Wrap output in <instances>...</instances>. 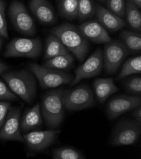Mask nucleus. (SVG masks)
I'll use <instances>...</instances> for the list:
<instances>
[{
  "label": "nucleus",
  "mask_w": 141,
  "mask_h": 159,
  "mask_svg": "<svg viewBox=\"0 0 141 159\" xmlns=\"http://www.w3.org/2000/svg\"><path fill=\"white\" fill-rule=\"evenodd\" d=\"M9 15L13 26L19 33L27 36L36 34L34 22L23 3L19 1L13 2L9 8Z\"/></svg>",
  "instance_id": "9"
},
{
  "label": "nucleus",
  "mask_w": 141,
  "mask_h": 159,
  "mask_svg": "<svg viewBox=\"0 0 141 159\" xmlns=\"http://www.w3.org/2000/svg\"><path fill=\"white\" fill-rule=\"evenodd\" d=\"M103 64V52L101 48H98L75 70L73 80L70 84V87L75 86L83 79L92 78L100 74Z\"/></svg>",
  "instance_id": "11"
},
{
  "label": "nucleus",
  "mask_w": 141,
  "mask_h": 159,
  "mask_svg": "<svg viewBox=\"0 0 141 159\" xmlns=\"http://www.w3.org/2000/svg\"><path fill=\"white\" fill-rule=\"evenodd\" d=\"M107 7L109 11L118 17L121 18L125 17V0H107Z\"/></svg>",
  "instance_id": "28"
},
{
  "label": "nucleus",
  "mask_w": 141,
  "mask_h": 159,
  "mask_svg": "<svg viewBox=\"0 0 141 159\" xmlns=\"http://www.w3.org/2000/svg\"><path fill=\"white\" fill-rule=\"evenodd\" d=\"M140 72L141 57L137 56L130 58L123 63L121 71L117 77V80H121L125 77L135 74H140Z\"/></svg>",
  "instance_id": "23"
},
{
  "label": "nucleus",
  "mask_w": 141,
  "mask_h": 159,
  "mask_svg": "<svg viewBox=\"0 0 141 159\" xmlns=\"http://www.w3.org/2000/svg\"><path fill=\"white\" fill-rule=\"evenodd\" d=\"M140 134L141 123L132 118H123L115 125L109 143L113 147L132 145L137 143Z\"/></svg>",
  "instance_id": "4"
},
{
  "label": "nucleus",
  "mask_w": 141,
  "mask_h": 159,
  "mask_svg": "<svg viewBox=\"0 0 141 159\" xmlns=\"http://www.w3.org/2000/svg\"><path fill=\"white\" fill-rule=\"evenodd\" d=\"M125 17L130 27L135 31H141V13L139 8L131 0L125 2Z\"/></svg>",
  "instance_id": "20"
},
{
  "label": "nucleus",
  "mask_w": 141,
  "mask_h": 159,
  "mask_svg": "<svg viewBox=\"0 0 141 159\" xmlns=\"http://www.w3.org/2000/svg\"><path fill=\"white\" fill-rule=\"evenodd\" d=\"M126 91L134 95L141 94V77L139 75L132 76L125 79L123 83Z\"/></svg>",
  "instance_id": "27"
},
{
  "label": "nucleus",
  "mask_w": 141,
  "mask_h": 159,
  "mask_svg": "<svg viewBox=\"0 0 141 159\" xmlns=\"http://www.w3.org/2000/svg\"><path fill=\"white\" fill-rule=\"evenodd\" d=\"M2 44H3V40L2 39V38L0 37V50H1L2 48Z\"/></svg>",
  "instance_id": "35"
},
{
  "label": "nucleus",
  "mask_w": 141,
  "mask_h": 159,
  "mask_svg": "<svg viewBox=\"0 0 141 159\" xmlns=\"http://www.w3.org/2000/svg\"><path fill=\"white\" fill-rule=\"evenodd\" d=\"M68 53V50L58 37L51 34L47 38L44 54L45 60Z\"/></svg>",
  "instance_id": "19"
},
{
  "label": "nucleus",
  "mask_w": 141,
  "mask_h": 159,
  "mask_svg": "<svg viewBox=\"0 0 141 159\" xmlns=\"http://www.w3.org/2000/svg\"><path fill=\"white\" fill-rule=\"evenodd\" d=\"M120 38L123 44L129 50L134 52H139L141 50V34L136 31L127 30H122L120 34Z\"/></svg>",
  "instance_id": "22"
},
{
  "label": "nucleus",
  "mask_w": 141,
  "mask_h": 159,
  "mask_svg": "<svg viewBox=\"0 0 141 159\" xmlns=\"http://www.w3.org/2000/svg\"><path fill=\"white\" fill-rule=\"evenodd\" d=\"M100 1H101V2H104L105 0H100Z\"/></svg>",
  "instance_id": "36"
},
{
  "label": "nucleus",
  "mask_w": 141,
  "mask_h": 159,
  "mask_svg": "<svg viewBox=\"0 0 141 159\" xmlns=\"http://www.w3.org/2000/svg\"><path fill=\"white\" fill-rule=\"evenodd\" d=\"M93 88L98 100L101 104L104 103L112 94L119 91L113 77L95 79L93 83Z\"/></svg>",
  "instance_id": "18"
},
{
  "label": "nucleus",
  "mask_w": 141,
  "mask_h": 159,
  "mask_svg": "<svg viewBox=\"0 0 141 159\" xmlns=\"http://www.w3.org/2000/svg\"><path fill=\"white\" fill-rule=\"evenodd\" d=\"M20 107H10L5 122L0 128V140L25 143L20 130Z\"/></svg>",
  "instance_id": "12"
},
{
  "label": "nucleus",
  "mask_w": 141,
  "mask_h": 159,
  "mask_svg": "<svg viewBox=\"0 0 141 159\" xmlns=\"http://www.w3.org/2000/svg\"><path fill=\"white\" fill-rule=\"evenodd\" d=\"M18 97L6 85L0 81V100H17Z\"/></svg>",
  "instance_id": "30"
},
{
  "label": "nucleus",
  "mask_w": 141,
  "mask_h": 159,
  "mask_svg": "<svg viewBox=\"0 0 141 159\" xmlns=\"http://www.w3.org/2000/svg\"><path fill=\"white\" fill-rule=\"evenodd\" d=\"M58 8L63 17L74 20L78 16V0H58Z\"/></svg>",
  "instance_id": "24"
},
{
  "label": "nucleus",
  "mask_w": 141,
  "mask_h": 159,
  "mask_svg": "<svg viewBox=\"0 0 141 159\" xmlns=\"http://www.w3.org/2000/svg\"><path fill=\"white\" fill-rule=\"evenodd\" d=\"M11 107V103L8 102H0V128L3 125L8 110Z\"/></svg>",
  "instance_id": "31"
},
{
  "label": "nucleus",
  "mask_w": 141,
  "mask_h": 159,
  "mask_svg": "<svg viewBox=\"0 0 141 159\" xmlns=\"http://www.w3.org/2000/svg\"><path fill=\"white\" fill-rule=\"evenodd\" d=\"M78 29L87 40L94 43L106 44L112 40L108 31L97 20L86 21Z\"/></svg>",
  "instance_id": "14"
},
{
  "label": "nucleus",
  "mask_w": 141,
  "mask_h": 159,
  "mask_svg": "<svg viewBox=\"0 0 141 159\" xmlns=\"http://www.w3.org/2000/svg\"><path fill=\"white\" fill-rule=\"evenodd\" d=\"M132 2H133L137 6V7L140 9L141 7V0H131Z\"/></svg>",
  "instance_id": "34"
},
{
  "label": "nucleus",
  "mask_w": 141,
  "mask_h": 159,
  "mask_svg": "<svg viewBox=\"0 0 141 159\" xmlns=\"http://www.w3.org/2000/svg\"><path fill=\"white\" fill-rule=\"evenodd\" d=\"M139 105H141L140 95L120 94L108 102L106 113L109 119L113 120Z\"/></svg>",
  "instance_id": "10"
},
{
  "label": "nucleus",
  "mask_w": 141,
  "mask_h": 159,
  "mask_svg": "<svg viewBox=\"0 0 141 159\" xmlns=\"http://www.w3.org/2000/svg\"><path fill=\"white\" fill-rule=\"evenodd\" d=\"M52 34L58 37L66 48L79 61H83L88 53L89 45L88 40L81 34L78 27L64 23L53 28Z\"/></svg>",
  "instance_id": "2"
},
{
  "label": "nucleus",
  "mask_w": 141,
  "mask_h": 159,
  "mask_svg": "<svg viewBox=\"0 0 141 159\" xmlns=\"http://www.w3.org/2000/svg\"><path fill=\"white\" fill-rule=\"evenodd\" d=\"M132 118L139 123H141V105H139L131 110Z\"/></svg>",
  "instance_id": "32"
},
{
  "label": "nucleus",
  "mask_w": 141,
  "mask_h": 159,
  "mask_svg": "<svg viewBox=\"0 0 141 159\" xmlns=\"http://www.w3.org/2000/svg\"><path fill=\"white\" fill-rule=\"evenodd\" d=\"M74 62L75 58L73 56L68 53L46 60L44 66L56 70H67L73 67Z\"/></svg>",
  "instance_id": "21"
},
{
  "label": "nucleus",
  "mask_w": 141,
  "mask_h": 159,
  "mask_svg": "<svg viewBox=\"0 0 141 159\" xmlns=\"http://www.w3.org/2000/svg\"><path fill=\"white\" fill-rule=\"evenodd\" d=\"M42 124V116L41 112L40 104L28 109L20 120V130L24 134L38 130Z\"/></svg>",
  "instance_id": "17"
},
{
  "label": "nucleus",
  "mask_w": 141,
  "mask_h": 159,
  "mask_svg": "<svg viewBox=\"0 0 141 159\" xmlns=\"http://www.w3.org/2000/svg\"><path fill=\"white\" fill-rule=\"evenodd\" d=\"M64 91L62 88L50 90L42 97L41 112L46 125L50 129H58L64 120L65 108L62 101Z\"/></svg>",
  "instance_id": "3"
},
{
  "label": "nucleus",
  "mask_w": 141,
  "mask_h": 159,
  "mask_svg": "<svg viewBox=\"0 0 141 159\" xmlns=\"http://www.w3.org/2000/svg\"><path fill=\"white\" fill-rule=\"evenodd\" d=\"M5 4L3 0H0V36L8 38L7 22L5 17Z\"/></svg>",
  "instance_id": "29"
},
{
  "label": "nucleus",
  "mask_w": 141,
  "mask_h": 159,
  "mask_svg": "<svg viewBox=\"0 0 141 159\" xmlns=\"http://www.w3.org/2000/svg\"><path fill=\"white\" fill-rule=\"evenodd\" d=\"M129 53L127 48L120 41L112 40L106 43L103 52V67L106 73L115 74Z\"/></svg>",
  "instance_id": "8"
},
{
  "label": "nucleus",
  "mask_w": 141,
  "mask_h": 159,
  "mask_svg": "<svg viewBox=\"0 0 141 159\" xmlns=\"http://www.w3.org/2000/svg\"><path fill=\"white\" fill-rule=\"evenodd\" d=\"M61 129L33 131L24 134L25 143L29 149L35 152H42L51 146L57 139Z\"/></svg>",
  "instance_id": "13"
},
{
  "label": "nucleus",
  "mask_w": 141,
  "mask_h": 159,
  "mask_svg": "<svg viewBox=\"0 0 141 159\" xmlns=\"http://www.w3.org/2000/svg\"><path fill=\"white\" fill-rule=\"evenodd\" d=\"M9 69V66L2 61H0V74L7 71Z\"/></svg>",
  "instance_id": "33"
},
{
  "label": "nucleus",
  "mask_w": 141,
  "mask_h": 159,
  "mask_svg": "<svg viewBox=\"0 0 141 159\" xmlns=\"http://www.w3.org/2000/svg\"><path fill=\"white\" fill-rule=\"evenodd\" d=\"M29 69L37 79L40 87L44 89L69 84L74 78L70 73L51 69L37 63H30Z\"/></svg>",
  "instance_id": "5"
},
{
  "label": "nucleus",
  "mask_w": 141,
  "mask_h": 159,
  "mask_svg": "<svg viewBox=\"0 0 141 159\" xmlns=\"http://www.w3.org/2000/svg\"><path fill=\"white\" fill-rule=\"evenodd\" d=\"M42 44L39 38H15L7 45L4 55L7 58H36L40 56Z\"/></svg>",
  "instance_id": "7"
},
{
  "label": "nucleus",
  "mask_w": 141,
  "mask_h": 159,
  "mask_svg": "<svg viewBox=\"0 0 141 159\" xmlns=\"http://www.w3.org/2000/svg\"><path fill=\"white\" fill-rule=\"evenodd\" d=\"M95 13L97 21L109 32L118 31L126 25L122 18L100 5H96Z\"/></svg>",
  "instance_id": "15"
},
{
  "label": "nucleus",
  "mask_w": 141,
  "mask_h": 159,
  "mask_svg": "<svg viewBox=\"0 0 141 159\" xmlns=\"http://www.w3.org/2000/svg\"><path fill=\"white\" fill-rule=\"evenodd\" d=\"M29 8L41 23L47 25L55 23L56 18L54 10L46 0H30Z\"/></svg>",
  "instance_id": "16"
},
{
  "label": "nucleus",
  "mask_w": 141,
  "mask_h": 159,
  "mask_svg": "<svg viewBox=\"0 0 141 159\" xmlns=\"http://www.w3.org/2000/svg\"><path fill=\"white\" fill-rule=\"evenodd\" d=\"M62 101L65 109L69 112L89 108L95 106L96 103L94 93L87 84L64 90Z\"/></svg>",
  "instance_id": "6"
},
{
  "label": "nucleus",
  "mask_w": 141,
  "mask_h": 159,
  "mask_svg": "<svg viewBox=\"0 0 141 159\" xmlns=\"http://www.w3.org/2000/svg\"><path fill=\"white\" fill-rule=\"evenodd\" d=\"M95 5L92 0H78V16L81 22L85 21L95 13Z\"/></svg>",
  "instance_id": "26"
},
{
  "label": "nucleus",
  "mask_w": 141,
  "mask_h": 159,
  "mask_svg": "<svg viewBox=\"0 0 141 159\" xmlns=\"http://www.w3.org/2000/svg\"><path fill=\"white\" fill-rule=\"evenodd\" d=\"M52 158L54 159H85L84 154L78 149L72 147H61L53 152Z\"/></svg>",
  "instance_id": "25"
},
{
  "label": "nucleus",
  "mask_w": 141,
  "mask_h": 159,
  "mask_svg": "<svg viewBox=\"0 0 141 159\" xmlns=\"http://www.w3.org/2000/svg\"><path fill=\"white\" fill-rule=\"evenodd\" d=\"M11 91L24 102L31 104L37 94L36 77L26 69L6 71L1 74Z\"/></svg>",
  "instance_id": "1"
}]
</instances>
